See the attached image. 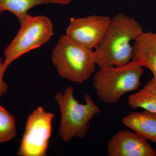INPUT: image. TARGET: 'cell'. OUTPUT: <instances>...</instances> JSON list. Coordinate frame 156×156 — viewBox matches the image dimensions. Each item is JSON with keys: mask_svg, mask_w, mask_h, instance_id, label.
Masks as SVG:
<instances>
[{"mask_svg": "<svg viewBox=\"0 0 156 156\" xmlns=\"http://www.w3.org/2000/svg\"><path fill=\"white\" fill-rule=\"evenodd\" d=\"M134 17L119 13L112 18L102 41L94 50L99 68L125 65L132 60L133 48L130 43L144 32Z\"/></svg>", "mask_w": 156, "mask_h": 156, "instance_id": "cell-1", "label": "cell"}, {"mask_svg": "<svg viewBox=\"0 0 156 156\" xmlns=\"http://www.w3.org/2000/svg\"><path fill=\"white\" fill-rule=\"evenodd\" d=\"M55 98L61 111L59 134L67 142L74 137L83 138L90 128V122L101 110L89 94L85 95V103L79 102L74 96V89L67 87L63 93L58 92Z\"/></svg>", "mask_w": 156, "mask_h": 156, "instance_id": "cell-2", "label": "cell"}, {"mask_svg": "<svg viewBox=\"0 0 156 156\" xmlns=\"http://www.w3.org/2000/svg\"><path fill=\"white\" fill-rule=\"evenodd\" d=\"M144 72L142 66L132 60L122 66L99 69L94 74L92 84L100 100L115 104L125 94L138 89Z\"/></svg>", "mask_w": 156, "mask_h": 156, "instance_id": "cell-3", "label": "cell"}, {"mask_svg": "<svg viewBox=\"0 0 156 156\" xmlns=\"http://www.w3.org/2000/svg\"><path fill=\"white\" fill-rule=\"evenodd\" d=\"M52 60L59 76L79 83L92 76L96 65L94 50L74 43L65 35L53 49Z\"/></svg>", "mask_w": 156, "mask_h": 156, "instance_id": "cell-4", "label": "cell"}, {"mask_svg": "<svg viewBox=\"0 0 156 156\" xmlns=\"http://www.w3.org/2000/svg\"><path fill=\"white\" fill-rule=\"evenodd\" d=\"M20 25L17 34L4 52L3 64L6 69L13 62L41 47L53 35V23L44 15L33 17L30 15Z\"/></svg>", "mask_w": 156, "mask_h": 156, "instance_id": "cell-5", "label": "cell"}, {"mask_svg": "<svg viewBox=\"0 0 156 156\" xmlns=\"http://www.w3.org/2000/svg\"><path fill=\"white\" fill-rule=\"evenodd\" d=\"M55 115L39 107L29 115L17 154L44 156L49 147Z\"/></svg>", "mask_w": 156, "mask_h": 156, "instance_id": "cell-6", "label": "cell"}, {"mask_svg": "<svg viewBox=\"0 0 156 156\" xmlns=\"http://www.w3.org/2000/svg\"><path fill=\"white\" fill-rule=\"evenodd\" d=\"M111 19L108 16L99 15L71 17L65 35L74 43L94 50L102 41Z\"/></svg>", "mask_w": 156, "mask_h": 156, "instance_id": "cell-7", "label": "cell"}, {"mask_svg": "<svg viewBox=\"0 0 156 156\" xmlns=\"http://www.w3.org/2000/svg\"><path fill=\"white\" fill-rule=\"evenodd\" d=\"M108 156H155L156 151L141 134L129 130H120L107 144Z\"/></svg>", "mask_w": 156, "mask_h": 156, "instance_id": "cell-8", "label": "cell"}, {"mask_svg": "<svg viewBox=\"0 0 156 156\" xmlns=\"http://www.w3.org/2000/svg\"><path fill=\"white\" fill-rule=\"evenodd\" d=\"M132 60L150 70L156 83V31L144 32L134 41Z\"/></svg>", "mask_w": 156, "mask_h": 156, "instance_id": "cell-9", "label": "cell"}, {"mask_svg": "<svg viewBox=\"0 0 156 156\" xmlns=\"http://www.w3.org/2000/svg\"><path fill=\"white\" fill-rule=\"evenodd\" d=\"M122 122L127 128L156 144V113L146 110L131 112Z\"/></svg>", "mask_w": 156, "mask_h": 156, "instance_id": "cell-10", "label": "cell"}, {"mask_svg": "<svg viewBox=\"0 0 156 156\" xmlns=\"http://www.w3.org/2000/svg\"><path fill=\"white\" fill-rule=\"evenodd\" d=\"M72 0H0V16L5 11L16 16L20 23L30 15L28 11L35 6L44 4L68 5Z\"/></svg>", "mask_w": 156, "mask_h": 156, "instance_id": "cell-11", "label": "cell"}, {"mask_svg": "<svg viewBox=\"0 0 156 156\" xmlns=\"http://www.w3.org/2000/svg\"><path fill=\"white\" fill-rule=\"evenodd\" d=\"M128 103L134 109L142 108L156 113V83L154 80L151 78L142 88L130 95Z\"/></svg>", "mask_w": 156, "mask_h": 156, "instance_id": "cell-12", "label": "cell"}, {"mask_svg": "<svg viewBox=\"0 0 156 156\" xmlns=\"http://www.w3.org/2000/svg\"><path fill=\"white\" fill-rule=\"evenodd\" d=\"M16 122L13 115L0 105V143L11 140L16 136Z\"/></svg>", "mask_w": 156, "mask_h": 156, "instance_id": "cell-13", "label": "cell"}, {"mask_svg": "<svg viewBox=\"0 0 156 156\" xmlns=\"http://www.w3.org/2000/svg\"><path fill=\"white\" fill-rule=\"evenodd\" d=\"M6 70L2 59L0 58V98L5 94L8 89V84L4 81L3 78Z\"/></svg>", "mask_w": 156, "mask_h": 156, "instance_id": "cell-14", "label": "cell"}]
</instances>
